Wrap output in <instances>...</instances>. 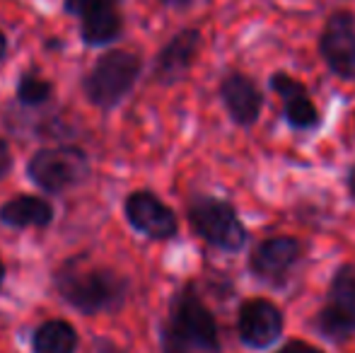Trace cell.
I'll use <instances>...</instances> for the list:
<instances>
[{
    "label": "cell",
    "instance_id": "obj_1",
    "mask_svg": "<svg viewBox=\"0 0 355 353\" xmlns=\"http://www.w3.org/2000/svg\"><path fill=\"white\" fill-rule=\"evenodd\" d=\"M162 353H223L218 320L196 283H184L169 302L162 325Z\"/></svg>",
    "mask_w": 355,
    "mask_h": 353
},
{
    "label": "cell",
    "instance_id": "obj_12",
    "mask_svg": "<svg viewBox=\"0 0 355 353\" xmlns=\"http://www.w3.org/2000/svg\"><path fill=\"white\" fill-rule=\"evenodd\" d=\"M268 85L281 97L283 119L293 131H317L322 123V114L309 97V89L304 83H300L290 73L278 71L271 76Z\"/></svg>",
    "mask_w": 355,
    "mask_h": 353
},
{
    "label": "cell",
    "instance_id": "obj_4",
    "mask_svg": "<svg viewBox=\"0 0 355 353\" xmlns=\"http://www.w3.org/2000/svg\"><path fill=\"white\" fill-rule=\"evenodd\" d=\"M141 71L143 61L138 53L126 51V49H114L97 58L92 71L85 76L83 89L94 107L114 109L133 89Z\"/></svg>",
    "mask_w": 355,
    "mask_h": 353
},
{
    "label": "cell",
    "instance_id": "obj_9",
    "mask_svg": "<svg viewBox=\"0 0 355 353\" xmlns=\"http://www.w3.org/2000/svg\"><path fill=\"white\" fill-rule=\"evenodd\" d=\"M319 56L336 78L355 83V15L338 10L319 34Z\"/></svg>",
    "mask_w": 355,
    "mask_h": 353
},
{
    "label": "cell",
    "instance_id": "obj_20",
    "mask_svg": "<svg viewBox=\"0 0 355 353\" xmlns=\"http://www.w3.org/2000/svg\"><path fill=\"white\" fill-rule=\"evenodd\" d=\"M10 167H12V153H10L8 141H3V138H0V179L8 175Z\"/></svg>",
    "mask_w": 355,
    "mask_h": 353
},
{
    "label": "cell",
    "instance_id": "obj_10",
    "mask_svg": "<svg viewBox=\"0 0 355 353\" xmlns=\"http://www.w3.org/2000/svg\"><path fill=\"white\" fill-rule=\"evenodd\" d=\"M123 211H126V218L133 230H138L150 240L164 242L172 240L179 232L177 213L153 191H133L126 198Z\"/></svg>",
    "mask_w": 355,
    "mask_h": 353
},
{
    "label": "cell",
    "instance_id": "obj_15",
    "mask_svg": "<svg viewBox=\"0 0 355 353\" xmlns=\"http://www.w3.org/2000/svg\"><path fill=\"white\" fill-rule=\"evenodd\" d=\"M53 206L42 196H15L0 208V223L10 227H46Z\"/></svg>",
    "mask_w": 355,
    "mask_h": 353
},
{
    "label": "cell",
    "instance_id": "obj_22",
    "mask_svg": "<svg viewBox=\"0 0 355 353\" xmlns=\"http://www.w3.org/2000/svg\"><path fill=\"white\" fill-rule=\"evenodd\" d=\"M159 3L164 5V8H174V10H184L189 8V5L193 3V0H159Z\"/></svg>",
    "mask_w": 355,
    "mask_h": 353
},
{
    "label": "cell",
    "instance_id": "obj_14",
    "mask_svg": "<svg viewBox=\"0 0 355 353\" xmlns=\"http://www.w3.org/2000/svg\"><path fill=\"white\" fill-rule=\"evenodd\" d=\"M80 19V37L87 46H107L116 42L123 32L121 5H107L85 12Z\"/></svg>",
    "mask_w": 355,
    "mask_h": 353
},
{
    "label": "cell",
    "instance_id": "obj_21",
    "mask_svg": "<svg viewBox=\"0 0 355 353\" xmlns=\"http://www.w3.org/2000/svg\"><path fill=\"white\" fill-rule=\"evenodd\" d=\"M346 191H348V196H351V201L355 203V162L346 172Z\"/></svg>",
    "mask_w": 355,
    "mask_h": 353
},
{
    "label": "cell",
    "instance_id": "obj_17",
    "mask_svg": "<svg viewBox=\"0 0 355 353\" xmlns=\"http://www.w3.org/2000/svg\"><path fill=\"white\" fill-rule=\"evenodd\" d=\"M53 94V87L46 78L34 76V73H24L17 83V99L24 107H39V104H46Z\"/></svg>",
    "mask_w": 355,
    "mask_h": 353
},
{
    "label": "cell",
    "instance_id": "obj_8",
    "mask_svg": "<svg viewBox=\"0 0 355 353\" xmlns=\"http://www.w3.org/2000/svg\"><path fill=\"white\" fill-rule=\"evenodd\" d=\"M237 339L252 351H266L281 341L285 332V315L273 300L254 295L237 310Z\"/></svg>",
    "mask_w": 355,
    "mask_h": 353
},
{
    "label": "cell",
    "instance_id": "obj_24",
    "mask_svg": "<svg viewBox=\"0 0 355 353\" xmlns=\"http://www.w3.org/2000/svg\"><path fill=\"white\" fill-rule=\"evenodd\" d=\"M5 281V266H3V259H0V286H3Z\"/></svg>",
    "mask_w": 355,
    "mask_h": 353
},
{
    "label": "cell",
    "instance_id": "obj_2",
    "mask_svg": "<svg viewBox=\"0 0 355 353\" xmlns=\"http://www.w3.org/2000/svg\"><path fill=\"white\" fill-rule=\"evenodd\" d=\"M56 291L71 302L75 310L85 315H97V312L119 310L126 300L128 283L123 276L107 266H94L89 261L68 259L56 271Z\"/></svg>",
    "mask_w": 355,
    "mask_h": 353
},
{
    "label": "cell",
    "instance_id": "obj_6",
    "mask_svg": "<svg viewBox=\"0 0 355 353\" xmlns=\"http://www.w3.org/2000/svg\"><path fill=\"white\" fill-rule=\"evenodd\" d=\"M29 177L37 187L49 193H61L83 184L89 175V162L80 148H42L34 153L27 167Z\"/></svg>",
    "mask_w": 355,
    "mask_h": 353
},
{
    "label": "cell",
    "instance_id": "obj_7",
    "mask_svg": "<svg viewBox=\"0 0 355 353\" xmlns=\"http://www.w3.org/2000/svg\"><path fill=\"white\" fill-rule=\"evenodd\" d=\"M304 259V242L295 235H271L249 255V273L271 288H285Z\"/></svg>",
    "mask_w": 355,
    "mask_h": 353
},
{
    "label": "cell",
    "instance_id": "obj_18",
    "mask_svg": "<svg viewBox=\"0 0 355 353\" xmlns=\"http://www.w3.org/2000/svg\"><path fill=\"white\" fill-rule=\"evenodd\" d=\"M107 5H121V0H63L66 12L75 15V17H83V15L89 12V10L107 8Z\"/></svg>",
    "mask_w": 355,
    "mask_h": 353
},
{
    "label": "cell",
    "instance_id": "obj_3",
    "mask_svg": "<svg viewBox=\"0 0 355 353\" xmlns=\"http://www.w3.org/2000/svg\"><path fill=\"white\" fill-rule=\"evenodd\" d=\"M187 218L191 230L206 245L227 255H237L249 245V230L239 218V211L232 201L211 193H201L189 201Z\"/></svg>",
    "mask_w": 355,
    "mask_h": 353
},
{
    "label": "cell",
    "instance_id": "obj_11",
    "mask_svg": "<svg viewBox=\"0 0 355 353\" xmlns=\"http://www.w3.org/2000/svg\"><path fill=\"white\" fill-rule=\"evenodd\" d=\"M220 99H223V107L225 112L230 114L237 126L242 128H252L254 123L261 119V112H263V92L261 87L257 85V80L244 73L234 71V73H227V76L220 80Z\"/></svg>",
    "mask_w": 355,
    "mask_h": 353
},
{
    "label": "cell",
    "instance_id": "obj_23",
    "mask_svg": "<svg viewBox=\"0 0 355 353\" xmlns=\"http://www.w3.org/2000/svg\"><path fill=\"white\" fill-rule=\"evenodd\" d=\"M5 53H8V37L0 32V61L5 58Z\"/></svg>",
    "mask_w": 355,
    "mask_h": 353
},
{
    "label": "cell",
    "instance_id": "obj_16",
    "mask_svg": "<svg viewBox=\"0 0 355 353\" xmlns=\"http://www.w3.org/2000/svg\"><path fill=\"white\" fill-rule=\"evenodd\" d=\"M34 353H75L78 334L66 320H49L34 332Z\"/></svg>",
    "mask_w": 355,
    "mask_h": 353
},
{
    "label": "cell",
    "instance_id": "obj_13",
    "mask_svg": "<svg viewBox=\"0 0 355 353\" xmlns=\"http://www.w3.org/2000/svg\"><path fill=\"white\" fill-rule=\"evenodd\" d=\"M201 44L203 37L198 29H182L174 34L155 58V80L162 85H174L182 80L196 63Z\"/></svg>",
    "mask_w": 355,
    "mask_h": 353
},
{
    "label": "cell",
    "instance_id": "obj_19",
    "mask_svg": "<svg viewBox=\"0 0 355 353\" xmlns=\"http://www.w3.org/2000/svg\"><path fill=\"white\" fill-rule=\"evenodd\" d=\"M273 353H327V351L319 349V346H314V344H309V341H304V339H290Z\"/></svg>",
    "mask_w": 355,
    "mask_h": 353
},
{
    "label": "cell",
    "instance_id": "obj_5",
    "mask_svg": "<svg viewBox=\"0 0 355 353\" xmlns=\"http://www.w3.org/2000/svg\"><path fill=\"white\" fill-rule=\"evenodd\" d=\"M312 329L331 344L355 336V264L343 261L334 268L327 288V300L314 312Z\"/></svg>",
    "mask_w": 355,
    "mask_h": 353
}]
</instances>
